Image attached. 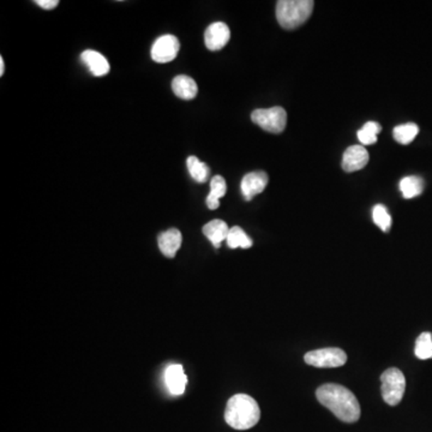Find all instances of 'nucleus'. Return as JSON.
Wrapping results in <instances>:
<instances>
[{"mask_svg":"<svg viewBox=\"0 0 432 432\" xmlns=\"http://www.w3.org/2000/svg\"><path fill=\"white\" fill-rule=\"evenodd\" d=\"M317 400L340 421L355 423L360 417V405L355 394L345 387L334 383L320 386L316 392Z\"/></svg>","mask_w":432,"mask_h":432,"instance_id":"obj_1","label":"nucleus"},{"mask_svg":"<svg viewBox=\"0 0 432 432\" xmlns=\"http://www.w3.org/2000/svg\"><path fill=\"white\" fill-rule=\"evenodd\" d=\"M261 418V409L255 399L247 394H237L228 400L225 421L236 430L254 428Z\"/></svg>","mask_w":432,"mask_h":432,"instance_id":"obj_2","label":"nucleus"},{"mask_svg":"<svg viewBox=\"0 0 432 432\" xmlns=\"http://www.w3.org/2000/svg\"><path fill=\"white\" fill-rule=\"evenodd\" d=\"M313 0H279L276 18L284 29H296L309 20L313 10Z\"/></svg>","mask_w":432,"mask_h":432,"instance_id":"obj_3","label":"nucleus"},{"mask_svg":"<svg viewBox=\"0 0 432 432\" xmlns=\"http://www.w3.org/2000/svg\"><path fill=\"white\" fill-rule=\"evenodd\" d=\"M381 381L384 401L390 406L399 405L406 390V378L404 374L396 367H392L383 372Z\"/></svg>","mask_w":432,"mask_h":432,"instance_id":"obj_4","label":"nucleus"},{"mask_svg":"<svg viewBox=\"0 0 432 432\" xmlns=\"http://www.w3.org/2000/svg\"><path fill=\"white\" fill-rule=\"evenodd\" d=\"M252 122L271 134H281L287 125V113L282 107L261 108L251 114Z\"/></svg>","mask_w":432,"mask_h":432,"instance_id":"obj_5","label":"nucleus"},{"mask_svg":"<svg viewBox=\"0 0 432 432\" xmlns=\"http://www.w3.org/2000/svg\"><path fill=\"white\" fill-rule=\"evenodd\" d=\"M305 363L315 367H340L347 362V355L341 348H320L305 355Z\"/></svg>","mask_w":432,"mask_h":432,"instance_id":"obj_6","label":"nucleus"},{"mask_svg":"<svg viewBox=\"0 0 432 432\" xmlns=\"http://www.w3.org/2000/svg\"><path fill=\"white\" fill-rule=\"evenodd\" d=\"M180 50L179 40L173 35H162L151 47V59L160 64H166L177 58Z\"/></svg>","mask_w":432,"mask_h":432,"instance_id":"obj_7","label":"nucleus"},{"mask_svg":"<svg viewBox=\"0 0 432 432\" xmlns=\"http://www.w3.org/2000/svg\"><path fill=\"white\" fill-rule=\"evenodd\" d=\"M231 39V31L224 22L210 24L205 33V46L209 50L216 52L227 45Z\"/></svg>","mask_w":432,"mask_h":432,"instance_id":"obj_8","label":"nucleus"},{"mask_svg":"<svg viewBox=\"0 0 432 432\" xmlns=\"http://www.w3.org/2000/svg\"><path fill=\"white\" fill-rule=\"evenodd\" d=\"M268 180H269L268 174L262 171L251 172V173L244 176L240 188H242V193H243L245 200L250 201L254 197L262 193L268 185Z\"/></svg>","mask_w":432,"mask_h":432,"instance_id":"obj_9","label":"nucleus"},{"mask_svg":"<svg viewBox=\"0 0 432 432\" xmlns=\"http://www.w3.org/2000/svg\"><path fill=\"white\" fill-rule=\"evenodd\" d=\"M369 162V153L363 146H352L345 151L342 168L348 173L363 170Z\"/></svg>","mask_w":432,"mask_h":432,"instance_id":"obj_10","label":"nucleus"},{"mask_svg":"<svg viewBox=\"0 0 432 432\" xmlns=\"http://www.w3.org/2000/svg\"><path fill=\"white\" fill-rule=\"evenodd\" d=\"M182 233L177 228H171L168 231L162 232L158 237L160 251L168 259H173L178 250L182 247Z\"/></svg>","mask_w":432,"mask_h":432,"instance_id":"obj_11","label":"nucleus"},{"mask_svg":"<svg viewBox=\"0 0 432 432\" xmlns=\"http://www.w3.org/2000/svg\"><path fill=\"white\" fill-rule=\"evenodd\" d=\"M165 382L167 388L172 395H182L185 392L188 377H186L184 369L179 364L171 365L165 374Z\"/></svg>","mask_w":432,"mask_h":432,"instance_id":"obj_12","label":"nucleus"},{"mask_svg":"<svg viewBox=\"0 0 432 432\" xmlns=\"http://www.w3.org/2000/svg\"><path fill=\"white\" fill-rule=\"evenodd\" d=\"M82 60L85 63V65L88 66L90 72L97 76V77H101L104 76L109 72V63L107 59L104 58L102 54L99 53L97 50H87L82 53Z\"/></svg>","mask_w":432,"mask_h":432,"instance_id":"obj_13","label":"nucleus"},{"mask_svg":"<svg viewBox=\"0 0 432 432\" xmlns=\"http://www.w3.org/2000/svg\"><path fill=\"white\" fill-rule=\"evenodd\" d=\"M172 90L179 99L193 100L198 94V87L193 78L186 75H179L172 81Z\"/></svg>","mask_w":432,"mask_h":432,"instance_id":"obj_14","label":"nucleus"},{"mask_svg":"<svg viewBox=\"0 0 432 432\" xmlns=\"http://www.w3.org/2000/svg\"><path fill=\"white\" fill-rule=\"evenodd\" d=\"M228 232H230V228H228L227 224L222 220L210 221L203 227L205 236L217 249L221 247V243L224 240H227Z\"/></svg>","mask_w":432,"mask_h":432,"instance_id":"obj_15","label":"nucleus"},{"mask_svg":"<svg viewBox=\"0 0 432 432\" xmlns=\"http://www.w3.org/2000/svg\"><path fill=\"white\" fill-rule=\"evenodd\" d=\"M400 186V191H401L402 196L404 198H414V197L419 196L424 190V180L419 177H405L401 179V182L399 184Z\"/></svg>","mask_w":432,"mask_h":432,"instance_id":"obj_16","label":"nucleus"},{"mask_svg":"<svg viewBox=\"0 0 432 432\" xmlns=\"http://www.w3.org/2000/svg\"><path fill=\"white\" fill-rule=\"evenodd\" d=\"M188 170L193 180L197 183H205L208 180L210 170L208 165H205V162H202L200 158L196 156H190L186 160Z\"/></svg>","mask_w":432,"mask_h":432,"instance_id":"obj_17","label":"nucleus"},{"mask_svg":"<svg viewBox=\"0 0 432 432\" xmlns=\"http://www.w3.org/2000/svg\"><path fill=\"white\" fill-rule=\"evenodd\" d=\"M419 134V126L417 124L406 123L398 125L394 128L393 136L396 142L400 144H409L413 142V139L417 137Z\"/></svg>","mask_w":432,"mask_h":432,"instance_id":"obj_18","label":"nucleus"},{"mask_svg":"<svg viewBox=\"0 0 432 432\" xmlns=\"http://www.w3.org/2000/svg\"><path fill=\"white\" fill-rule=\"evenodd\" d=\"M226 242H227V245L231 247V249H237V247L250 249V247H252V240H251L247 233H245L242 228L238 227V226L230 228L227 240H226Z\"/></svg>","mask_w":432,"mask_h":432,"instance_id":"obj_19","label":"nucleus"},{"mask_svg":"<svg viewBox=\"0 0 432 432\" xmlns=\"http://www.w3.org/2000/svg\"><path fill=\"white\" fill-rule=\"evenodd\" d=\"M382 131V126L376 122H367L358 131V139L363 146H371L377 142V135Z\"/></svg>","mask_w":432,"mask_h":432,"instance_id":"obj_20","label":"nucleus"},{"mask_svg":"<svg viewBox=\"0 0 432 432\" xmlns=\"http://www.w3.org/2000/svg\"><path fill=\"white\" fill-rule=\"evenodd\" d=\"M414 353L417 358L421 360L432 359V334L431 333H423L418 336L416 341V348Z\"/></svg>","mask_w":432,"mask_h":432,"instance_id":"obj_21","label":"nucleus"},{"mask_svg":"<svg viewBox=\"0 0 432 432\" xmlns=\"http://www.w3.org/2000/svg\"><path fill=\"white\" fill-rule=\"evenodd\" d=\"M372 219L374 224L377 225L378 227L381 228L383 232H388L392 227V216L387 210L386 207L382 205H374L372 209Z\"/></svg>","mask_w":432,"mask_h":432,"instance_id":"obj_22","label":"nucleus"},{"mask_svg":"<svg viewBox=\"0 0 432 432\" xmlns=\"http://www.w3.org/2000/svg\"><path fill=\"white\" fill-rule=\"evenodd\" d=\"M227 193V184L221 176H215L210 182V193L208 196L214 197L216 200H220Z\"/></svg>","mask_w":432,"mask_h":432,"instance_id":"obj_23","label":"nucleus"},{"mask_svg":"<svg viewBox=\"0 0 432 432\" xmlns=\"http://www.w3.org/2000/svg\"><path fill=\"white\" fill-rule=\"evenodd\" d=\"M35 4L39 5L40 8L45 10H53L59 5L58 0H35Z\"/></svg>","mask_w":432,"mask_h":432,"instance_id":"obj_24","label":"nucleus"},{"mask_svg":"<svg viewBox=\"0 0 432 432\" xmlns=\"http://www.w3.org/2000/svg\"><path fill=\"white\" fill-rule=\"evenodd\" d=\"M5 72V63L4 59L0 58V76H3Z\"/></svg>","mask_w":432,"mask_h":432,"instance_id":"obj_25","label":"nucleus"}]
</instances>
